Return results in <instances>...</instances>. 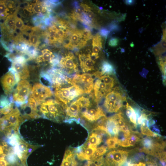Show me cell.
I'll return each mask as SVG.
<instances>
[{
    "label": "cell",
    "mask_w": 166,
    "mask_h": 166,
    "mask_svg": "<svg viewBox=\"0 0 166 166\" xmlns=\"http://www.w3.org/2000/svg\"><path fill=\"white\" fill-rule=\"evenodd\" d=\"M101 48L97 46H93L92 51L93 53L98 54V53L101 50Z\"/></svg>",
    "instance_id": "41"
},
{
    "label": "cell",
    "mask_w": 166,
    "mask_h": 166,
    "mask_svg": "<svg viewBox=\"0 0 166 166\" xmlns=\"http://www.w3.org/2000/svg\"><path fill=\"white\" fill-rule=\"evenodd\" d=\"M132 114L129 117V118H130L131 121L136 124L137 118L136 114L133 108L132 109Z\"/></svg>",
    "instance_id": "34"
},
{
    "label": "cell",
    "mask_w": 166,
    "mask_h": 166,
    "mask_svg": "<svg viewBox=\"0 0 166 166\" xmlns=\"http://www.w3.org/2000/svg\"><path fill=\"white\" fill-rule=\"evenodd\" d=\"M42 103L48 111L45 118L59 122L65 118V105L57 99H49Z\"/></svg>",
    "instance_id": "1"
},
{
    "label": "cell",
    "mask_w": 166,
    "mask_h": 166,
    "mask_svg": "<svg viewBox=\"0 0 166 166\" xmlns=\"http://www.w3.org/2000/svg\"><path fill=\"white\" fill-rule=\"evenodd\" d=\"M86 111V119L90 122L96 121L101 117L105 116L102 109L100 107H97L96 109L89 108Z\"/></svg>",
    "instance_id": "15"
},
{
    "label": "cell",
    "mask_w": 166,
    "mask_h": 166,
    "mask_svg": "<svg viewBox=\"0 0 166 166\" xmlns=\"http://www.w3.org/2000/svg\"><path fill=\"white\" fill-rule=\"evenodd\" d=\"M42 54L38 56L36 58L37 61L39 63L48 62H50L55 56L52 52L47 49L42 50Z\"/></svg>",
    "instance_id": "18"
},
{
    "label": "cell",
    "mask_w": 166,
    "mask_h": 166,
    "mask_svg": "<svg viewBox=\"0 0 166 166\" xmlns=\"http://www.w3.org/2000/svg\"><path fill=\"white\" fill-rule=\"evenodd\" d=\"M128 140L130 145L132 146L136 142L139 141L140 139L136 135H132L128 137Z\"/></svg>",
    "instance_id": "31"
},
{
    "label": "cell",
    "mask_w": 166,
    "mask_h": 166,
    "mask_svg": "<svg viewBox=\"0 0 166 166\" xmlns=\"http://www.w3.org/2000/svg\"><path fill=\"white\" fill-rule=\"evenodd\" d=\"M128 152L122 150L112 151L107 154L103 166H122L127 160Z\"/></svg>",
    "instance_id": "7"
},
{
    "label": "cell",
    "mask_w": 166,
    "mask_h": 166,
    "mask_svg": "<svg viewBox=\"0 0 166 166\" xmlns=\"http://www.w3.org/2000/svg\"><path fill=\"white\" fill-rule=\"evenodd\" d=\"M148 120L147 117L144 118L141 122V126L143 127H148Z\"/></svg>",
    "instance_id": "39"
},
{
    "label": "cell",
    "mask_w": 166,
    "mask_h": 166,
    "mask_svg": "<svg viewBox=\"0 0 166 166\" xmlns=\"http://www.w3.org/2000/svg\"><path fill=\"white\" fill-rule=\"evenodd\" d=\"M155 123V121L152 119H150L148 121V127H150L151 126L154 125Z\"/></svg>",
    "instance_id": "43"
},
{
    "label": "cell",
    "mask_w": 166,
    "mask_h": 166,
    "mask_svg": "<svg viewBox=\"0 0 166 166\" xmlns=\"http://www.w3.org/2000/svg\"><path fill=\"white\" fill-rule=\"evenodd\" d=\"M119 40L118 38L113 37L111 38L109 41V45L112 47L117 46L119 43Z\"/></svg>",
    "instance_id": "32"
},
{
    "label": "cell",
    "mask_w": 166,
    "mask_h": 166,
    "mask_svg": "<svg viewBox=\"0 0 166 166\" xmlns=\"http://www.w3.org/2000/svg\"><path fill=\"white\" fill-rule=\"evenodd\" d=\"M102 40L101 36L99 34H97L93 38L92 46H97L101 49L102 48Z\"/></svg>",
    "instance_id": "28"
},
{
    "label": "cell",
    "mask_w": 166,
    "mask_h": 166,
    "mask_svg": "<svg viewBox=\"0 0 166 166\" xmlns=\"http://www.w3.org/2000/svg\"><path fill=\"white\" fill-rule=\"evenodd\" d=\"M31 85L26 80L22 79L17 84L12 96L13 101L17 107L27 103L31 93Z\"/></svg>",
    "instance_id": "3"
},
{
    "label": "cell",
    "mask_w": 166,
    "mask_h": 166,
    "mask_svg": "<svg viewBox=\"0 0 166 166\" xmlns=\"http://www.w3.org/2000/svg\"><path fill=\"white\" fill-rule=\"evenodd\" d=\"M102 140V134H98L96 133L93 132L91 133L88 138L87 143L97 146L101 144Z\"/></svg>",
    "instance_id": "20"
},
{
    "label": "cell",
    "mask_w": 166,
    "mask_h": 166,
    "mask_svg": "<svg viewBox=\"0 0 166 166\" xmlns=\"http://www.w3.org/2000/svg\"><path fill=\"white\" fill-rule=\"evenodd\" d=\"M134 1L133 0H126L125 3L126 4L128 5H131L134 3Z\"/></svg>",
    "instance_id": "45"
},
{
    "label": "cell",
    "mask_w": 166,
    "mask_h": 166,
    "mask_svg": "<svg viewBox=\"0 0 166 166\" xmlns=\"http://www.w3.org/2000/svg\"><path fill=\"white\" fill-rule=\"evenodd\" d=\"M45 73L49 77L52 87L55 89L65 88L73 85L71 78L69 77L61 69L53 67Z\"/></svg>",
    "instance_id": "5"
},
{
    "label": "cell",
    "mask_w": 166,
    "mask_h": 166,
    "mask_svg": "<svg viewBox=\"0 0 166 166\" xmlns=\"http://www.w3.org/2000/svg\"><path fill=\"white\" fill-rule=\"evenodd\" d=\"M146 163L147 166H163L160 162L159 164L153 160H150L147 158L146 160Z\"/></svg>",
    "instance_id": "33"
},
{
    "label": "cell",
    "mask_w": 166,
    "mask_h": 166,
    "mask_svg": "<svg viewBox=\"0 0 166 166\" xmlns=\"http://www.w3.org/2000/svg\"><path fill=\"white\" fill-rule=\"evenodd\" d=\"M47 9L45 4L38 1L30 4L26 8L31 13L40 14L45 13L47 11Z\"/></svg>",
    "instance_id": "16"
},
{
    "label": "cell",
    "mask_w": 166,
    "mask_h": 166,
    "mask_svg": "<svg viewBox=\"0 0 166 166\" xmlns=\"http://www.w3.org/2000/svg\"><path fill=\"white\" fill-rule=\"evenodd\" d=\"M88 147L85 148L83 147V150L85 155V160H90L97 149V146L88 143Z\"/></svg>",
    "instance_id": "22"
},
{
    "label": "cell",
    "mask_w": 166,
    "mask_h": 166,
    "mask_svg": "<svg viewBox=\"0 0 166 166\" xmlns=\"http://www.w3.org/2000/svg\"><path fill=\"white\" fill-rule=\"evenodd\" d=\"M13 4V2L0 0V20H5L8 15L12 14L14 8Z\"/></svg>",
    "instance_id": "14"
},
{
    "label": "cell",
    "mask_w": 166,
    "mask_h": 166,
    "mask_svg": "<svg viewBox=\"0 0 166 166\" xmlns=\"http://www.w3.org/2000/svg\"><path fill=\"white\" fill-rule=\"evenodd\" d=\"M89 18L92 21H93L95 18V14L91 10H88L85 12Z\"/></svg>",
    "instance_id": "38"
},
{
    "label": "cell",
    "mask_w": 166,
    "mask_h": 166,
    "mask_svg": "<svg viewBox=\"0 0 166 166\" xmlns=\"http://www.w3.org/2000/svg\"><path fill=\"white\" fill-rule=\"evenodd\" d=\"M117 125L120 128L125 125V122L124 120V118L120 119L116 121Z\"/></svg>",
    "instance_id": "40"
},
{
    "label": "cell",
    "mask_w": 166,
    "mask_h": 166,
    "mask_svg": "<svg viewBox=\"0 0 166 166\" xmlns=\"http://www.w3.org/2000/svg\"><path fill=\"white\" fill-rule=\"evenodd\" d=\"M96 74L95 73L93 74L87 73L76 74L71 78L72 83L76 85L83 94L90 93L93 89V81L97 78Z\"/></svg>",
    "instance_id": "2"
},
{
    "label": "cell",
    "mask_w": 166,
    "mask_h": 166,
    "mask_svg": "<svg viewBox=\"0 0 166 166\" xmlns=\"http://www.w3.org/2000/svg\"><path fill=\"white\" fill-rule=\"evenodd\" d=\"M4 153V149L2 146H0V154Z\"/></svg>",
    "instance_id": "46"
},
{
    "label": "cell",
    "mask_w": 166,
    "mask_h": 166,
    "mask_svg": "<svg viewBox=\"0 0 166 166\" xmlns=\"http://www.w3.org/2000/svg\"><path fill=\"white\" fill-rule=\"evenodd\" d=\"M118 26L115 23H112L109 26V28L110 30H113L118 29Z\"/></svg>",
    "instance_id": "42"
},
{
    "label": "cell",
    "mask_w": 166,
    "mask_h": 166,
    "mask_svg": "<svg viewBox=\"0 0 166 166\" xmlns=\"http://www.w3.org/2000/svg\"><path fill=\"white\" fill-rule=\"evenodd\" d=\"M18 74L11 67L8 72L1 78V82L5 94H10L13 91L15 85L20 81Z\"/></svg>",
    "instance_id": "8"
},
{
    "label": "cell",
    "mask_w": 166,
    "mask_h": 166,
    "mask_svg": "<svg viewBox=\"0 0 166 166\" xmlns=\"http://www.w3.org/2000/svg\"><path fill=\"white\" fill-rule=\"evenodd\" d=\"M11 68L17 73L20 79L25 80L30 77L29 71L25 63L12 62Z\"/></svg>",
    "instance_id": "12"
},
{
    "label": "cell",
    "mask_w": 166,
    "mask_h": 166,
    "mask_svg": "<svg viewBox=\"0 0 166 166\" xmlns=\"http://www.w3.org/2000/svg\"><path fill=\"white\" fill-rule=\"evenodd\" d=\"M106 143L108 149L117 148L119 146L116 136L109 138L106 140Z\"/></svg>",
    "instance_id": "24"
},
{
    "label": "cell",
    "mask_w": 166,
    "mask_h": 166,
    "mask_svg": "<svg viewBox=\"0 0 166 166\" xmlns=\"http://www.w3.org/2000/svg\"><path fill=\"white\" fill-rule=\"evenodd\" d=\"M109 32L110 31L107 29L103 28L101 29L100 31V34L101 36L103 37H106Z\"/></svg>",
    "instance_id": "36"
},
{
    "label": "cell",
    "mask_w": 166,
    "mask_h": 166,
    "mask_svg": "<svg viewBox=\"0 0 166 166\" xmlns=\"http://www.w3.org/2000/svg\"><path fill=\"white\" fill-rule=\"evenodd\" d=\"M82 94L80 89L74 85L67 87L56 88L54 91L56 99L65 105Z\"/></svg>",
    "instance_id": "4"
},
{
    "label": "cell",
    "mask_w": 166,
    "mask_h": 166,
    "mask_svg": "<svg viewBox=\"0 0 166 166\" xmlns=\"http://www.w3.org/2000/svg\"><path fill=\"white\" fill-rule=\"evenodd\" d=\"M15 27L16 30V29L21 31H26L28 30L29 27L25 26L22 19L18 17L17 15L15 18Z\"/></svg>",
    "instance_id": "25"
},
{
    "label": "cell",
    "mask_w": 166,
    "mask_h": 166,
    "mask_svg": "<svg viewBox=\"0 0 166 166\" xmlns=\"http://www.w3.org/2000/svg\"><path fill=\"white\" fill-rule=\"evenodd\" d=\"M31 94L39 105L46 99L52 97L53 93L51 88L42 83H36L33 85Z\"/></svg>",
    "instance_id": "9"
},
{
    "label": "cell",
    "mask_w": 166,
    "mask_h": 166,
    "mask_svg": "<svg viewBox=\"0 0 166 166\" xmlns=\"http://www.w3.org/2000/svg\"><path fill=\"white\" fill-rule=\"evenodd\" d=\"M90 55V54H86L84 62L80 65L81 69L84 73L87 72L94 69L95 61L92 59Z\"/></svg>",
    "instance_id": "17"
},
{
    "label": "cell",
    "mask_w": 166,
    "mask_h": 166,
    "mask_svg": "<svg viewBox=\"0 0 166 166\" xmlns=\"http://www.w3.org/2000/svg\"><path fill=\"white\" fill-rule=\"evenodd\" d=\"M14 103L12 102L7 105L0 109L2 114L6 115L11 112L14 109Z\"/></svg>",
    "instance_id": "29"
},
{
    "label": "cell",
    "mask_w": 166,
    "mask_h": 166,
    "mask_svg": "<svg viewBox=\"0 0 166 166\" xmlns=\"http://www.w3.org/2000/svg\"><path fill=\"white\" fill-rule=\"evenodd\" d=\"M13 102L12 96L8 97L4 96H2L0 98V107L3 108L11 102Z\"/></svg>",
    "instance_id": "27"
},
{
    "label": "cell",
    "mask_w": 166,
    "mask_h": 166,
    "mask_svg": "<svg viewBox=\"0 0 166 166\" xmlns=\"http://www.w3.org/2000/svg\"><path fill=\"white\" fill-rule=\"evenodd\" d=\"M17 12L16 10L13 14L8 16L1 24V30L3 34L8 35L9 33L16 31L15 22Z\"/></svg>",
    "instance_id": "10"
},
{
    "label": "cell",
    "mask_w": 166,
    "mask_h": 166,
    "mask_svg": "<svg viewBox=\"0 0 166 166\" xmlns=\"http://www.w3.org/2000/svg\"><path fill=\"white\" fill-rule=\"evenodd\" d=\"M3 117L11 123L16 131L18 130L19 125L23 121V118L21 116L20 111L17 107Z\"/></svg>",
    "instance_id": "11"
},
{
    "label": "cell",
    "mask_w": 166,
    "mask_h": 166,
    "mask_svg": "<svg viewBox=\"0 0 166 166\" xmlns=\"http://www.w3.org/2000/svg\"><path fill=\"white\" fill-rule=\"evenodd\" d=\"M101 71L102 75H113L115 73L114 68L110 63L107 61H104L102 63Z\"/></svg>",
    "instance_id": "19"
},
{
    "label": "cell",
    "mask_w": 166,
    "mask_h": 166,
    "mask_svg": "<svg viewBox=\"0 0 166 166\" xmlns=\"http://www.w3.org/2000/svg\"><path fill=\"white\" fill-rule=\"evenodd\" d=\"M119 145L123 147H128L130 146L128 139H126L121 141L119 143Z\"/></svg>",
    "instance_id": "37"
},
{
    "label": "cell",
    "mask_w": 166,
    "mask_h": 166,
    "mask_svg": "<svg viewBox=\"0 0 166 166\" xmlns=\"http://www.w3.org/2000/svg\"><path fill=\"white\" fill-rule=\"evenodd\" d=\"M101 155V156L104 154L107 151V147L104 146H102L97 148L96 150Z\"/></svg>",
    "instance_id": "35"
},
{
    "label": "cell",
    "mask_w": 166,
    "mask_h": 166,
    "mask_svg": "<svg viewBox=\"0 0 166 166\" xmlns=\"http://www.w3.org/2000/svg\"><path fill=\"white\" fill-rule=\"evenodd\" d=\"M28 42L29 45L35 47H37L40 43L39 36L34 29L29 34Z\"/></svg>",
    "instance_id": "21"
},
{
    "label": "cell",
    "mask_w": 166,
    "mask_h": 166,
    "mask_svg": "<svg viewBox=\"0 0 166 166\" xmlns=\"http://www.w3.org/2000/svg\"><path fill=\"white\" fill-rule=\"evenodd\" d=\"M140 129L141 132L143 134L148 136H153L154 132L151 130L148 127H143L141 126Z\"/></svg>",
    "instance_id": "30"
},
{
    "label": "cell",
    "mask_w": 166,
    "mask_h": 166,
    "mask_svg": "<svg viewBox=\"0 0 166 166\" xmlns=\"http://www.w3.org/2000/svg\"><path fill=\"white\" fill-rule=\"evenodd\" d=\"M123 99L121 94L114 91L108 93L105 96V99L116 101L120 99Z\"/></svg>",
    "instance_id": "23"
},
{
    "label": "cell",
    "mask_w": 166,
    "mask_h": 166,
    "mask_svg": "<svg viewBox=\"0 0 166 166\" xmlns=\"http://www.w3.org/2000/svg\"><path fill=\"white\" fill-rule=\"evenodd\" d=\"M59 66L71 78L75 75L77 74L78 63L75 57L71 52L61 59Z\"/></svg>",
    "instance_id": "6"
},
{
    "label": "cell",
    "mask_w": 166,
    "mask_h": 166,
    "mask_svg": "<svg viewBox=\"0 0 166 166\" xmlns=\"http://www.w3.org/2000/svg\"><path fill=\"white\" fill-rule=\"evenodd\" d=\"M152 131L154 133H155L157 134H159L160 131L159 129L156 126H154L153 127V128L152 129Z\"/></svg>",
    "instance_id": "44"
},
{
    "label": "cell",
    "mask_w": 166,
    "mask_h": 166,
    "mask_svg": "<svg viewBox=\"0 0 166 166\" xmlns=\"http://www.w3.org/2000/svg\"><path fill=\"white\" fill-rule=\"evenodd\" d=\"M80 110V107L76 100L73 101L69 105H65V112L67 117L66 118L68 117L69 119L78 118Z\"/></svg>",
    "instance_id": "13"
},
{
    "label": "cell",
    "mask_w": 166,
    "mask_h": 166,
    "mask_svg": "<svg viewBox=\"0 0 166 166\" xmlns=\"http://www.w3.org/2000/svg\"><path fill=\"white\" fill-rule=\"evenodd\" d=\"M99 78L107 85L113 87L114 84V79L109 75H104L100 77Z\"/></svg>",
    "instance_id": "26"
}]
</instances>
